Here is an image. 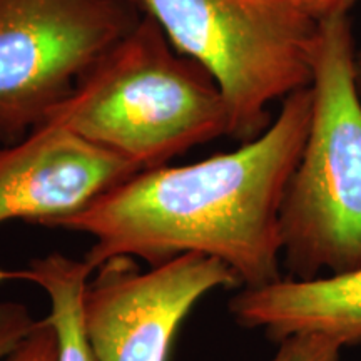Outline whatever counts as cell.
Returning <instances> with one entry per match:
<instances>
[{
  "instance_id": "obj_1",
  "label": "cell",
  "mask_w": 361,
  "mask_h": 361,
  "mask_svg": "<svg viewBox=\"0 0 361 361\" xmlns=\"http://www.w3.org/2000/svg\"><path fill=\"white\" fill-rule=\"evenodd\" d=\"M313 90L283 99L252 141L186 166L142 169L51 228L94 239L84 261L116 258L157 266L186 252L213 256L243 288L281 279V207L308 137Z\"/></svg>"
},
{
  "instance_id": "obj_2",
  "label": "cell",
  "mask_w": 361,
  "mask_h": 361,
  "mask_svg": "<svg viewBox=\"0 0 361 361\" xmlns=\"http://www.w3.org/2000/svg\"><path fill=\"white\" fill-rule=\"evenodd\" d=\"M47 119L141 171L166 166L194 146L229 135L218 84L204 67L176 51L144 13Z\"/></svg>"
},
{
  "instance_id": "obj_3",
  "label": "cell",
  "mask_w": 361,
  "mask_h": 361,
  "mask_svg": "<svg viewBox=\"0 0 361 361\" xmlns=\"http://www.w3.org/2000/svg\"><path fill=\"white\" fill-rule=\"evenodd\" d=\"M311 90L308 137L281 207L293 279L361 266V96L348 12L319 20Z\"/></svg>"
},
{
  "instance_id": "obj_4",
  "label": "cell",
  "mask_w": 361,
  "mask_h": 361,
  "mask_svg": "<svg viewBox=\"0 0 361 361\" xmlns=\"http://www.w3.org/2000/svg\"><path fill=\"white\" fill-rule=\"evenodd\" d=\"M130 2L209 72L239 142L268 129L271 104L313 82L319 22L288 0Z\"/></svg>"
},
{
  "instance_id": "obj_5",
  "label": "cell",
  "mask_w": 361,
  "mask_h": 361,
  "mask_svg": "<svg viewBox=\"0 0 361 361\" xmlns=\"http://www.w3.org/2000/svg\"><path fill=\"white\" fill-rule=\"evenodd\" d=\"M130 0H0V142L42 124L141 20Z\"/></svg>"
},
{
  "instance_id": "obj_6",
  "label": "cell",
  "mask_w": 361,
  "mask_h": 361,
  "mask_svg": "<svg viewBox=\"0 0 361 361\" xmlns=\"http://www.w3.org/2000/svg\"><path fill=\"white\" fill-rule=\"evenodd\" d=\"M82 295V324L96 361H169L176 333L194 305L241 281L228 264L197 252L147 269L116 258L97 269Z\"/></svg>"
},
{
  "instance_id": "obj_7",
  "label": "cell",
  "mask_w": 361,
  "mask_h": 361,
  "mask_svg": "<svg viewBox=\"0 0 361 361\" xmlns=\"http://www.w3.org/2000/svg\"><path fill=\"white\" fill-rule=\"evenodd\" d=\"M139 171L123 156L47 119L20 141L0 147V224L25 221L51 228Z\"/></svg>"
},
{
  "instance_id": "obj_8",
  "label": "cell",
  "mask_w": 361,
  "mask_h": 361,
  "mask_svg": "<svg viewBox=\"0 0 361 361\" xmlns=\"http://www.w3.org/2000/svg\"><path fill=\"white\" fill-rule=\"evenodd\" d=\"M229 313L245 328H263L281 343L296 335L335 338L343 346L361 343V266L313 279H278L243 288Z\"/></svg>"
},
{
  "instance_id": "obj_9",
  "label": "cell",
  "mask_w": 361,
  "mask_h": 361,
  "mask_svg": "<svg viewBox=\"0 0 361 361\" xmlns=\"http://www.w3.org/2000/svg\"><path fill=\"white\" fill-rule=\"evenodd\" d=\"M90 273L84 259L61 252L35 258L22 269H11V281L37 284L51 301L49 319L59 338L57 361H96L82 324V295Z\"/></svg>"
},
{
  "instance_id": "obj_10",
  "label": "cell",
  "mask_w": 361,
  "mask_h": 361,
  "mask_svg": "<svg viewBox=\"0 0 361 361\" xmlns=\"http://www.w3.org/2000/svg\"><path fill=\"white\" fill-rule=\"evenodd\" d=\"M343 343L323 335H296L279 343L271 361H340Z\"/></svg>"
},
{
  "instance_id": "obj_11",
  "label": "cell",
  "mask_w": 361,
  "mask_h": 361,
  "mask_svg": "<svg viewBox=\"0 0 361 361\" xmlns=\"http://www.w3.org/2000/svg\"><path fill=\"white\" fill-rule=\"evenodd\" d=\"M59 338L51 319H37L32 331L0 361H57Z\"/></svg>"
},
{
  "instance_id": "obj_12",
  "label": "cell",
  "mask_w": 361,
  "mask_h": 361,
  "mask_svg": "<svg viewBox=\"0 0 361 361\" xmlns=\"http://www.w3.org/2000/svg\"><path fill=\"white\" fill-rule=\"evenodd\" d=\"M37 324L29 308L17 301H0V360L16 348Z\"/></svg>"
},
{
  "instance_id": "obj_13",
  "label": "cell",
  "mask_w": 361,
  "mask_h": 361,
  "mask_svg": "<svg viewBox=\"0 0 361 361\" xmlns=\"http://www.w3.org/2000/svg\"><path fill=\"white\" fill-rule=\"evenodd\" d=\"M288 2L295 4L301 11L319 22L326 17L336 16V13L348 12L356 0H288Z\"/></svg>"
},
{
  "instance_id": "obj_14",
  "label": "cell",
  "mask_w": 361,
  "mask_h": 361,
  "mask_svg": "<svg viewBox=\"0 0 361 361\" xmlns=\"http://www.w3.org/2000/svg\"><path fill=\"white\" fill-rule=\"evenodd\" d=\"M356 78H358V85L361 89V51L356 52Z\"/></svg>"
},
{
  "instance_id": "obj_15",
  "label": "cell",
  "mask_w": 361,
  "mask_h": 361,
  "mask_svg": "<svg viewBox=\"0 0 361 361\" xmlns=\"http://www.w3.org/2000/svg\"><path fill=\"white\" fill-rule=\"evenodd\" d=\"M2 281H8V269L0 268V283Z\"/></svg>"
}]
</instances>
